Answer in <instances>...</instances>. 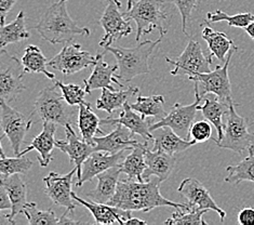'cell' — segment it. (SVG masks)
<instances>
[{
  "label": "cell",
  "instance_id": "1",
  "mask_svg": "<svg viewBox=\"0 0 254 225\" xmlns=\"http://www.w3.org/2000/svg\"><path fill=\"white\" fill-rule=\"evenodd\" d=\"M160 183L158 180H147L144 182L132 179L119 180L116 194L108 202L117 208L129 211L149 212L159 207H172V208L189 210V204L173 203L160 194Z\"/></svg>",
  "mask_w": 254,
  "mask_h": 225
},
{
  "label": "cell",
  "instance_id": "2",
  "mask_svg": "<svg viewBox=\"0 0 254 225\" xmlns=\"http://www.w3.org/2000/svg\"><path fill=\"white\" fill-rule=\"evenodd\" d=\"M68 0L53 1L34 28L40 37L52 45L68 44L76 36H89L90 30L81 27L71 19L67 12Z\"/></svg>",
  "mask_w": 254,
  "mask_h": 225
},
{
  "label": "cell",
  "instance_id": "3",
  "mask_svg": "<svg viewBox=\"0 0 254 225\" xmlns=\"http://www.w3.org/2000/svg\"><path fill=\"white\" fill-rule=\"evenodd\" d=\"M162 38L160 36V38L155 41L144 40L143 42H138L137 46L133 48L105 47L104 50L111 52L117 61L118 71L116 77L129 82L138 75L150 73L149 58L162 41Z\"/></svg>",
  "mask_w": 254,
  "mask_h": 225
},
{
  "label": "cell",
  "instance_id": "4",
  "mask_svg": "<svg viewBox=\"0 0 254 225\" xmlns=\"http://www.w3.org/2000/svg\"><path fill=\"white\" fill-rule=\"evenodd\" d=\"M167 5L166 0H138L133 2L130 10L124 12L127 19L136 23L135 41L137 44L143 35L152 33L154 29L158 30L161 37L168 33L171 17Z\"/></svg>",
  "mask_w": 254,
  "mask_h": 225
},
{
  "label": "cell",
  "instance_id": "5",
  "mask_svg": "<svg viewBox=\"0 0 254 225\" xmlns=\"http://www.w3.org/2000/svg\"><path fill=\"white\" fill-rule=\"evenodd\" d=\"M240 104L233 102L229 106L227 120L224 126V136L216 145L221 149L231 150L234 153L243 155L254 145V132H249L248 120L236 112V106Z\"/></svg>",
  "mask_w": 254,
  "mask_h": 225
},
{
  "label": "cell",
  "instance_id": "6",
  "mask_svg": "<svg viewBox=\"0 0 254 225\" xmlns=\"http://www.w3.org/2000/svg\"><path fill=\"white\" fill-rule=\"evenodd\" d=\"M58 87H47L41 90L35 100V113L42 121H49L57 125L66 126L72 124L74 120V111L68 108L67 102L65 101L63 94L57 92Z\"/></svg>",
  "mask_w": 254,
  "mask_h": 225
},
{
  "label": "cell",
  "instance_id": "7",
  "mask_svg": "<svg viewBox=\"0 0 254 225\" xmlns=\"http://www.w3.org/2000/svg\"><path fill=\"white\" fill-rule=\"evenodd\" d=\"M167 63L171 66V75L195 76L211 72L213 63V54H205L201 45L197 40H190L182 54L177 59L165 58Z\"/></svg>",
  "mask_w": 254,
  "mask_h": 225
},
{
  "label": "cell",
  "instance_id": "8",
  "mask_svg": "<svg viewBox=\"0 0 254 225\" xmlns=\"http://www.w3.org/2000/svg\"><path fill=\"white\" fill-rule=\"evenodd\" d=\"M237 50V47H233L232 50L227 54L225 63L222 66L217 65L214 71L189 77L190 80L197 81L199 86H201L200 94L202 95V98L207 94H213L221 101L229 103V104L234 102L232 95V84L228 76V68L234 52Z\"/></svg>",
  "mask_w": 254,
  "mask_h": 225
},
{
  "label": "cell",
  "instance_id": "9",
  "mask_svg": "<svg viewBox=\"0 0 254 225\" xmlns=\"http://www.w3.org/2000/svg\"><path fill=\"white\" fill-rule=\"evenodd\" d=\"M195 82V102L190 105H182L180 103H175L172 106L170 113L166 117L156 121L155 124L150 126V131L158 129V128L168 126L171 129L177 132L180 137L185 140H190V130L192 124L195 123L196 114L199 111V104L202 100V95L199 90V83Z\"/></svg>",
  "mask_w": 254,
  "mask_h": 225
},
{
  "label": "cell",
  "instance_id": "10",
  "mask_svg": "<svg viewBox=\"0 0 254 225\" xmlns=\"http://www.w3.org/2000/svg\"><path fill=\"white\" fill-rule=\"evenodd\" d=\"M107 5L104 10L99 24L104 29V36L100 40L99 45L103 48L112 46L115 41L129 36L133 28L129 19L120 11L122 2L120 0H106Z\"/></svg>",
  "mask_w": 254,
  "mask_h": 225
},
{
  "label": "cell",
  "instance_id": "11",
  "mask_svg": "<svg viewBox=\"0 0 254 225\" xmlns=\"http://www.w3.org/2000/svg\"><path fill=\"white\" fill-rule=\"evenodd\" d=\"M1 107V130L2 137H7L10 141L12 150L15 156L20 154L21 147L24 142L26 132L31 129L33 126V115L25 116V115L16 111L13 107L9 105V103L1 100L0 103Z\"/></svg>",
  "mask_w": 254,
  "mask_h": 225
},
{
  "label": "cell",
  "instance_id": "12",
  "mask_svg": "<svg viewBox=\"0 0 254 225\" xmlns=\"http://www.w3.org/2000/svg\"><path fill=\"white\" fill-rule=\"evenodd\" d=\"M100 53L92 56L88 51L81 50L79 44H69L63 47L56 57L49 60L48 66L63 73L64 75H71L90 66H94L98 62Z\"/></svg>",
  "mask_w": 254,
  "mask_h": 225
},
{
  "label": "cell",
  "instance_id": "13",
  "mask_svg": "<svg viewBox=\"0 0 254 225\" xmlns=\"http://www.w3.org/2000/svg\"><path fill=\"white\" fill-rule=\"evenodd\" d=\"M4 52L5 59L0 56L1 60V73H0V98L4 102L10 103L16 100L17 96L26 90V87L23 83L24 72L22 70L23 65L21 60L10 56L9 52L1 49Z\"/></svg>",
  "mask_w": 254,
  "mask_h": 225
},
{
  "label": "cell",
  "instance_id": "14",
  "mask_svg": "<svg viewBox=\"0 0 254 225\" xmlns=\"http://www.w3.org/2000/svg\"><path fill=\"white\" fill-rule=\"evenodd\" d=\"M77 170L75 166L74 169L64 175L52 171L42 179L46 185L45 193L47 196L52 200V203L64 207L66 211L70 212L71 215H74L76 208V200L71 196V186L74 175L77 174Z\"/></svg>",
  "mask_w": 254,
  "mask_h": 225
},
{
  "label": "cell",
  "instance_id": "15",
  "mask_svg": "<svg viewBox=\"0 0 254 225\" xmlns=\"http://www.w3.org/2000/svg\"><path fill=\"white\" fill-rule=\"evenodd\" d=\"M178 192L187 199L190 209L213 210L219 215L221 221H224L225 219L226 212L216 205L208 188L197 179L187 178L183 180L178 188Z\"/></svg>",
  "mask_w": 254,
  "mask_h": 225
},
{
  "label": "cell",
  "instance_id": "16",
  "mask_svg": "<svg viewBox=\"0 0 254 225\" xmlns=\"http://www.w3.org/2000/svg\"><path fill=\"white\" fill-rule=\"evenodd\" d=\"M64 128L66 140L65 141L57 140L56 147L57 149L62 150L63 153L67 155L72 163H75V166L78 169L77 180H79L81 178L82 165L84 160H86L93 151H95V150L93 145L87 143L86 141H83V140H80L77 137L71 124L66 125Z\"/></svg>",
  "mask_w": 254,
  "mask_h": 225
},
{
  "label": "cell",
  "instance_id": "17",
  "mask_svg": "<svg viewBox=\"0 0 254 225\" xmlns=\"http://www.w3.org/2000/svg\"><path fill=\"white\" fill-rule=\"evenodd\" d=\"M127 150L119 151L117 154H110L106 151L95 150L90 155L82 165L81 178L77 181L76 186L80 187L84 182L92 181L96 175L106 171L113 167L120 166V163L126 158Z\"/></svg>",
  "mask_w": 254,
  "mask_h": 225
},
{
  "label": "cell",
  "instance_id": "18",
  "mask_svg": "<svg viewBox=\"0 0 254 225\" xmlns=\"http://www.w3.org/2000/svg\"><path fill=\"white\" fill-rule=\"evenodd\" d=\"M116 129L104 137H94L93 147L95 150L106 151L110 154H117L123 150H131L140 142L134 139L128 128L122 124H117Z\"/></svg>",
  "mask_w": 254,
  "mask_h": 225
},
{
  "label": "cell",
  "instance_id": "19",
  "mask_svg": "<svg viewBox=\"0 0 254 225\" xmlns=\"http://www.w3.org/2000/svg\"><path fill=\"white\" fill-rule=\"evenodd\" d=\"M56 132H57V124L44 121L42 125V131L39 135L34 138L32 143L25 150L20 151L17 156L26 155L28 151L33 150L38 151V161L42 168H46L50 165L53 159V150L56 149Z\"/></svg>",
  "mask_w": 254,
  "mask_h": 225
},
{
  "label": "cell",
  "instance_id": "20",
  "mask_svg": "<svg viewBox=\"0 0 254 225\" xmlns=\"http://www.w3.org/2000/svg\"><path fill=\"white\" fill-rule=\"evenodd\" d=\"M134 109H132L130 106L129 102H126L123 107L122 113L119 114L117 118H105L101 119V125H117L122 124L126 126L128 129L134 133V135H138L142 137L144 142H148L150 140H153V133L150 131V121L146 120L141 114L134 113Z\"/></svg>",
  "mask_w": 254,
  "mask_h": 225
},
{
  "label": "cell",
  "instance_id": "21",
  "mask_svg": "<svg viewBox=\"0 0 254 225\" xmlns=\"http://www.w3.org/2000/svg\"><path fill=\"white\" fill-rule=\"evenodd\" d=\"M24 175L22 173H16L10 175L8 178H2L0 184L4 186L7 190L8 195L12 203V208L10 214L3 216L8 220L9 224L14 225V218L23 212L24 206L27 204V184L24 180Z\"/></svg>",
  "mask_w": 254,
  "mask_h": 225
},
{
  "label": "cell",
  "instance_id": "22",
  "mask_svg": "<svg viewBox=\"0 0 254 225\" xmlns=\"http://www.w3.org/2000/svg\"><path fill=\"white\" fill-rule=\"evenodd\" d=\"M104 53H100V57L98 62L94 65V69L92 74L90 75L89 78L83 79L84 83V89H86L87 93L90 94L93 90L96 89H103V88H108L111 90H116L113 84H117L118 87H124L123 83H120L118 78L116 77V73L118 71L117 65H110L106 63L103 57H104Z\"/></svg>",
  "mask_w": 254,
  "mask_h": 225
},
{
  "label": "cell",
  "instance_id": "23",
  "mask_svg": "<svg viewBox=\"0 0 254 225\" xmlns=\"http://www.w3.org/2000/svg\"><path fill=\"white\" fill-rule=\"evenodd\" d=\"M71 196L76 200V203L86 207V209L91 212L94 218L95 224H125V221L127 219H130L131 217H133L132 211L120 209L117 208V207H114L107 204L87 202V200L78 197L74 192L71 193Z\"/></svg>",
  "mask_w": 254,
  "mask_h": 225
},
{
  "label": "cell",
  "instance_id": "24",
  "mask_svg": "<svg viewBox=\"0 0 254 225\" xmlns=\"http://www.w3.org/2000/svg\"><path fill=\"white\" fill-rule=\"evenodd\" d=\"M145 161H146V170L143 173L145 181L149 180L152 175H155L161 182H165L170 176L175 166L174 155L166 153L163 150H153L147 149L145 151Z\"/></svg>",
  "mask_w": 254,
  "mask_h": 225
},
{
  "label": "cell",
  "instance_id": "25",
  "mask_svg": "<svg viewBox=\"0 0 254 225\" xmlns=\"http://www.w3.org/2000/svg\"><path fill=\"white\" fill-rule=\"evenodd\" d=\"M153 150H163L169 154H177L189 150L197 144L193 140H185L174 132L170 127L165 126L153 130Z\"/></svg>",
  "mask_w": 254,
  "mask_h": 225
},
{
  "label": "cell",
  "instance_id": "26",
  "mask_svg": "<svg viewBox=\"0 0 254 225\" xmlns=\"http://www.w3.org/2000/svg\"><path fill=\"white\" fill-rule=\"evenodd\" d=\"M120 173H122V170L119 166H117L96 175L98 185L95 190L88 193V197L94 203L108 204L116 194Z\"/></svg>",
  "mask_w": 254,
  "mask_h": 225
},
{
  "label": "cell",
  "instance_id": "27",
  "mask_svg": "<svg viewBox=\"0 0 254 225\" xmlns=\"http://www.w3.org/2000/svg\"><path fill=\"white\" fill-rule=\"evenodd\" d=\"M232 104V103H231ZM229 103L221 101L217 96H207L203 101V105H199V111H201L203 117L209 120L214 126L217 132V138L212 139L215 143L220 142L224 136L223 117L229 112Z\"/></svg>",
  "mask_w": 254,
  "mask_h": 225
},
{
  "label": "cell",
  "instance_id": "28",
  "mask_svg": "<svg viewBox=\"0 0 254 225\" xmlns=\"http://www.w3.org/2000/svg\"><path fill=\"white\" fill-rule=\"evenodd\" d=\"M100 125L101 119L92 111L91 104L86 101L81 102L78 105L77 126L79 128L83 141L93 145V139L95 137V133L104 135V132L100 129Z\"/></svg>",
  "mask_w": 254,
  "mask_h": 225
},
{
  "label": "cell",
  "instance_id": "29",
  "mask_svg": "<svg viewBox=\"0 0 254 225\" xmlns=\"http://www.w3.org/2000/svg\"><path fill=\"white\" fill-rule=\"evenodd\" d=\"M148 149V142L138 143L130 150V154L127 155L123 162L120 163V170L129 176V179L144 182L143 173L146 170V161H145V151Z\"/></svg>",
  "mask_w": 254,
  "mask_h": 225
},
{
  "label": "cell",
  "instance_id": "30",
  "mask_svg": "<svg viewBox=\"0 0 254 225\" xmlns=\"http://www.w3.org/2000/svg\"><path fill=\"white\" fill-rule=\"evenodd\" d=\"M137 93H140V89L134 86H130L126 90L120 91L103 88L101 98L96 101V108L112 114L117 109L123 108L125 103Z\"/></svg>",
  "mask_w": 254,
  "mask_h": 225
},
{
  "label": "cell",
  "instance_id": "31",
  "mask_svg": "<svg viewBox=\"0 0 254 225\" xmlns=\"http://www.w3.org/2000/svg\"><path fill=\"white\" fill-rule=\"evenodd\" d=\"M201 37L205 40L209 48L210 53L213 54L217 60L222 63H225L226 56L235 47L234 41L227 37L225 33L216 32L213 28H211L209 24L203 25Z\"/></svg>",
  "mask_w": 254,
  "mask_h": 225
},
{
  "label": "cell",
  "instance_id": "32",
  "mask_svg": "<svg viewBox=\"0 0 254 225\" xmlns=\"http://www.w3.org/2000/svg\"><path fill=\"white\" fill-rule=\"evenodd\" d=\"M23 65L24 74L26 73H37V74H44L48 79L56 80V75L48 70V62L45 54L37 46H28L24 50L23 58L21 60Z\"/></svg>",
  "mask_w": 254,
  "mask_h": 225
},
{
  "label": "cell",
  "instance_id": "33",
  "mask_svg": "<svg viewBox=\"0 0 254 225\" xmlns=\"http://www.w3.org/2000/svg\"><path fill=\"white\" fill-rule=\"evenodd\" d=\"M31 34L27 32L25 23V12L20 11L16 19L9 24H4L0 29V47L4 49L5 46L16 44L22 40L28 39Z\"/></svg>",
  "mask_w": 254,
  "mask_h": 225
},
{
  "label": "cell",
  "instance_id": "34",
  "mask_svg": "<svg viewBox=\"0 0 254 225\" xmlns=\"http://www.w3.org/2000/svg\"><path fill=\"white\" fill-rule=\"evenodd\" d=\"M163 104H165V98L162 95L142 96L138 94L136 96V101L134 103H130V106L145 118L156 117L160 120L168 115L163 108Z\"/></svg>",
  "mask_w": 254,
  "mask_h": 225
},
{
  "label": "cell",
  "instance_id": "35",
  "mask_svg": "<svg viewBox=\"0 0 254 225\" xmlns=\"http://www.w3.org/2000/svg\"><path fill=\"white\" fill-rule=\"evenodd\" d=\"M245 159L236 165L226 168L227 175L224 181L231 184H240L241 182H253L254 183V151H248Z\"/></svg>",
  "mask_w": 254,
  "mask_h": 225
},
{
  "label": "cell",
  "instance_id": "36",
  "mask_svg": "<svg viewBox=\"0 0 254 225\" xmlns=\"http://www.w3.org/2000/svg\"><path fill=\"white\" fill-rule=\"evenodd\" d=\"M0 150H1L0 172H1L2 178H8V176L16 174V173L26 174L34 165V162L25 155L16 156L14 158L7 157L3 153L1 144H0Z\"/></svg>",
  "mask_w": 254,
  "mask_h": 225
},
{
  "label": "cell",
  "instance_id": "37",
  "mask_svg": "<svg viewBox=\"0 0 254 225\" xmlns=\"http://www.w3.org/2000/svg\"><path fill=\"white\" fill-rule=\"evenodd\" d=\"M22 214L26 216L27 222L31 225H52L61 222V219L57 217L53 210H39L36 203H27L24 206Z\"/></svg>",
  "mask_w": 254,
  "mask_h": 225
},
{
  "label": "cell",
  "instance_id": "38",
  "mask_svg": "<svg viewBox=\"0 0 254 225\" xmlns=\"http://www.w3.org/2000/svg\"><path fill=\"white\" fill-rule=\"evenodd\" d=\"M254 20V13H238L235 15H228L222 10H216L215 12H209L207 13V22L210 23H216L225 21L229 26L232 27H239V28H246L249 24Z\"/></svg>",
  "mask_w": 254,
  "mask_h": 225
},
{
  "label": "cell",
  "instance_id": "39",
  "mask_svg": "<svg viewBox=\"0 0 254 225\" xmlns=\"http://www.w3.org/2000/svg\"><path fill=\"white\" fill-rule=\"evenodd\" d=\"M209 210L207 209H189V210H182L179 209V211L174 212V214L167 219L165 224L170 225H180V224H197V225H205L207 222L203 220V216L207 214Z\"/></svg>",
  "mask_w": 254,
  "mask_h": 225
},
{
  "label": "cell",
  "instance_id": "40",
  "mask_svg": "<svg viewBox=\"0 0 254 225\" xmlns=\"http://www.w3.org/2000/svg\"><path fill=\"white\" fill-rule=\"evenodd\" d=\"M54 84H56L58 88L61 89L65 101L67 102V104L70 106L79 105L81 102L84 101V98H86V95L88 94L86 89H82L74 83L66 84L62 81L54 80Z\"/></svg>",
  "mask_w": 254,
  "mask_h": 225
},
{
  "label": "cell",
  "instance_id": "41",
  "mask_svg": "<svg viewBox=\"0 0 254 225\" xmlns=\"http://www.w3.org/2000/svg\"><path fill=\"white\" fill-rule=\"evenodd\" d=\"M171 2L180 11L181 17H182V30L184 35L190 36L189 32H187L189 22L190 21L192 12L197 9L200 0H171Z\"/></svg>",
  "mask_w": 254,
  "mask_h": 225
},
{
  "label": "cell",
  "instance_id": "42",
  "mask_svg": "<svg viewBox=\"0 0 254 225\" xmlns=\"http://www.w3.org/2000/svg\"><path fill=\"white\" fill-rule=\"evenodd\" d=\"M209 120H199L195 121L190 127V140L196 141V143H203L208 140L212 139V127Z\"/></svg>",
  "mask_w": 254,
  "mask_h": 225
},
{
  "label": "cell",
  "instance_id": "43",
  "mask_svg": "<svg viewBox=\"0 0 254 225\" xmlns=\"http://www.w3.org/2000/svg\"><path fill=\"white\" fill-rule=\"evenodd\" d=\"M238 223L241 225H254V209L251 207L241 209L238 214Z\"/></svg>",
  "mask_w": 254,
  "mask_h": 225
},
{
  "label": "cell",
  "instance_id": "44",
  "mask_svg": "<svg viewBox=\"0 0 254 225\" xmlns=\"http://www.w3.org/2000/svg\"><path fill=\"white\" fill-rule=\"evenodd\" d=\"M16 0H0V20H1V26L4 25L5 16L11 11Z\"/></svg>",
  "mask_w": 254,
  "mask_h": 225
},
{
  "label": "cell",
  "instance_id": "45",
  "mask_svg": "<svg viewBox=\"0 0 254 225\" xmlns=\"http://www.w3.org/2000/svg\"><path fill=\"white\" fill-rule=\"evenodd\" d=\"M0 209L1 210H11L12 203L10 200V197L2 184H0Z\"/></svg>",
  "mask_w": 254,
  "mask_h": 225
},
{
  "label": "cell",
  "instance_id": "46",
  "mask_svg": "<svg viewBox=\"0 0 254 225\" xmlns=\"http://www.w3.org/2000/svg\"><path fill=\"white\" fill-rule=\"evenodd\" d=\"M143 225V224H147V221H144L141 220V219H137V218H133L131 217L130 219H127L125 221V225Z\"/></svg>",
  "mask_w": 254,
  "mask_h": 225
},
{
  "label": "cell",
  "instance_id": "47",
  "mask_svg": "<svg viewBox=\"0 0 254 225\" xmlns=\"http://www.w3.org/2000/svg\"><path fill=\"white\" fill-rule=\"evenodd\" d=\"M245 30L247 32V34L250 36V38L254 41V20L245 28Z\"/></svg>",
  "mask_w": 254,
  "mask_h": 225
},
{
  "label": "cell",
  "instance_id": "48",
  "mask_svg": "<svg viewBox=\"0 0 254 225\" xmlns=\"http://www.w3.org/2000/svg\"><path fill=\"white\" fill-rule=\"evenodd\" d=\"M133 5V0H128V4H127V10H130Z\"/></svg>",
  "mask_w": 254,
  "mask_h": 225
},
{
  "label": "cell",
  "instance_id": "49",
  "mask_svg": "<svg viewBox=\"0 0 254 225\" xmlns=\"http://www.w3.org/2000/svg\"><path fill=\"white\" fill-rule=\"evenodd\" d=\"M253 124H254V121H253ZM248 151H254V145H253V147H251V148H250V150H248Z\"/></svg>",
  "mask_w": 254,
  "mask_h": 225
}]
</instances>
